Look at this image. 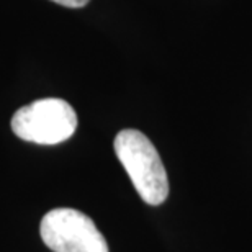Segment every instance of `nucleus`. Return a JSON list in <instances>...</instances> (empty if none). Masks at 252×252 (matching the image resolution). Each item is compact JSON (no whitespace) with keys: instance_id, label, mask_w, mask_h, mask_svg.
<instances>
[{"instance_id":"20e7f679","label":"nucleus","mask_w":252,"mask_h":252,"mask_svg":"<svg viewBox=\"0 0 252 252\" xmlns=\"http://www.w3.org/2000/svg\"><path fill=\"white\" fill-rule=\"evenodd\" d=\"M51 2L64 5V7H67V8H80V7H85L90 0H51Z\"/></svg>"},{"instance_id":"7ed1b4c3","label":"nucleus","mask_w":252,"mask_h":252,"mask_svg":"<svg viewBox=\"0 0 252 252\" xmlns=\"http://www.w3.org/2000/svg\"><path fill=\"white\" fill-rule=\"evenodd\" d=\"M43 243L53 252H108L105 236L94 220L74 208H54L39 224Z\"/></svg>"},{"instance_id":"f03ea898","label":"nucleus","mask_w":252,"mask_h":252,"mask_svg":"<svg viewBox=\"0 0 252 252\" xmlns=\"http://www.w3.org/2000/svg\"><path fill=\"white\" fill-rule=\"evenodd\" d=\"M77 113L63 98H39L13 113L12 131L28 143L54 146L67 141L77 129Z\"/></svg>"},{"instance_id":"f257e3e1","label":"nucleus","mask_w":252,"mask_h":252,"mask_svg":"<svg viewBox=\"0 0 252 252\" xmlns=\"http://www.w3.org/2000/svg\"><path fill=\"white\" fill-rule=\"evenodd\" d=\"M113 148L144 203L162 205L169 195V179L158 149L148 136L138 129H122Z\"/></svg>"}]
</instances>
